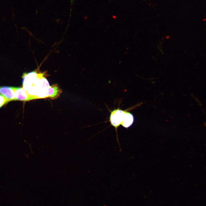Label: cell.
I'll return each mask as SVG.
<instances>
[{
    "mask_svg": "<svg viewBox=\"0 0 206 206\" xmlns=\"http://www.w3.org/2000/svg\"><path fill=\"white\" fill-rule=\"evenodd\" d=\"M62 91L58 85L54 84L41 89L35 96L34 99L44 98L47 97L52 99L56 98L59 96Z\"/></svg>",
    "mask_w": 206,
    "mask_h": 206,
    "instance_id": "obj_1",
    "label": "cell"
},
{
    "mask_svg": "<svg viewBox=\"0 0 206 206\" xmlns=\"http://www.w3.org/2000/svg\"><path fill=\"white\" fill-rule=\"evenodd\" d=\"M126 111V110H122L118 108L111 112L110 115V121L111 125L114 127L116 129L117 132V140L118 143L117 134V128L121 124L124 114Z\"/></svg>",
    "mask_w": 206,
    "mask_h": 206,
    "instance_id": "obj_2",
    "label": "cell"
},
{
    "mask_svg": "<svg viewBox=\"0 0 206 206\" xmlns=\"http://www.w3.org/2000/svg\"><path fill=\"white\" fill-rule=\"evenodd\" d=\"M38 73L35 71L28 73H24L22 76L23 88L26 91L32 86L33 81Z\"/></svg>",
    "mask_w": 206,
    "mask_h": 206,
    "instance_id": "obj_3",
    "label": "cell"
},
{
    "mask_svg": "<svg viewBox=\"0 0 206 206\" xmlns=\"http://www.w3.org/2000/svg\"><path fill=\"white\" fill-rule=\"evenodd\" d=\"M14 92L15 100L27 101L31 100L30 97L22 88L12 87Z\"/></svg>",
    "mask_w": 206,
    "mask_h": 206,
    "instance_id": "obj_4",
    "label": "cell"
},
{
    "mask_svg": "<svg viewBox=\"0 0 206 206\" xmlns=\"http://www.w3.org/2000/svg\"><path fill=\"white\" fill-rule=\"evenodd\" d=\"M0 94L5 97L9 101L15 100L14 92L11 87L0 86Z\"/></svg>",
    "mask_w": 206,
    "mask_h": 206,
    "instance_id": "obj_5",
    "label": "cell"
},
{
    "mask_svg": "<svg viewBox=\"0 0 206 206\" xmlns=\"http://www.w3.org/2000/svg\"><path fill=\"white\" fill-rule=\"evenodd\" d=\"M134 121V117L133 114L126 110L124 114L121 125L123 127L128 128L133 124Z\"/></svg>",
    "mask_w": 206,
    "mask_h": 206,
    "instance_id": "obj_6",
    "label": "cell"
},
{
    "mask_svg": "<svg viewBox=\"0 0 206 206\" xmlns=\"http://www.w3.org/2000/svg\"><path fill=\"white\" fill-rule=\"evenodd\" d=\"M9 101L5 97L0 94V108Z\"/></svg>",
    "mask_w": 206,
    "mask_h": 206,
    "instance_id": "obj_7",
    "label": "cell"
}]
</instances>
